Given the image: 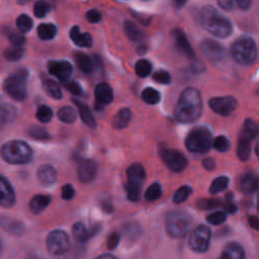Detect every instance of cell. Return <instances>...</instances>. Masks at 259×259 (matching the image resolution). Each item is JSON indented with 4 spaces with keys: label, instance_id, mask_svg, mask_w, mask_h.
I'll use <instances>...</instances> for the list:
<instances>
[{
    "label": "cell",
    "instance_id": "obj_20",
    "mask_svg": "<svg viewBox=\"0 0 259 259\" xmlns=\"http://www.w3.org/2000/svg\"><path fill=\"white\" fill-rule=\"evenodd\" d=\"M36 175H37L38 181L45 186L53 185L57 180V171L51 165L40 166L37 170Z\"/></svg>",
    "mask_w": 259,
    "mask_h": 259
},
{
    "label": "cell",
    "instance_id": "obj_59",
    "mask_svg": "<svg viewBox=\"0 0 259 259\" xmlns=\"http://www.w3.org/2000/svg\"><path fill=\"white\" fill-rule=\"evenodd\" d=\"M237 4L239 5V7H240L241 9L246 10V9L249 8L251 2H250L249 0H238V1H237Z\"/></svg>",
    "mask_w": 259,
    "mask_h": 259
},
{
    "label": "cell",
    "instance_id": "obj_11",
    "mask_svg": "<svg viewBox=\"0 0 259 259\" xmlns=\"http://www.w3.org/2000/svg\"><path fill=\"white\" fill-rule=\"evenodd\" d=\"M200 51L207 60L213 63H221L227 58L225 48L220 42L211 39H205L202 41L200 44Z\"/></svg>",
    "mask_w": 259,
    "mask_h": 259
},
{
    "label": "cell",
    "instance_id": "obj_56",
    "mask_svg": "<svg viewBox=\"0 0 259 259\" xmlns=\"http://www.w3.org/2000/svg\"><path fill=\"white\" fill-rule=\"evenodd\" d=\"M218 4L224 8L225 10H231L233 8V5H234V1L232 0H220L218 2Z\"/></svg>",
    "mask_w": 259,
    "mask_h": 259
},
{
    "label": "cell",
    "instance_id": "obj_61",
    "mask_svg": "<svg viewBox=\"0 0 259 259\" xmlns=\"http://www.w3.org/2000/svg\"><path fill=\"white\" fill-rule=\"evenodd\" d=\"M102 208H103V210L104 211H106V212H110L111 210H112V205L109 203V202H103L102 203Z\"/></svg>",
    "mask_w": 259,
    "mask_h": 259
},
{
    "label": "cell",
    "instance_id": "obj_37",
    "mask_svg": "<svg viewBox=\"0 0 259 259\" xmlns=\"http://www.w3.org/2000/svg\"><path fill=\"white\" fill-rule=\"evenodd\" d=\"M28 134L31 138L38 140V141H48L50 140L51 136L47 132V130L39 125H32L28 128Z\"/></svg>",
    "mask_w": 259,
    "mask_h": 259
},
{
    "label": "cell",
    "instance_id": "obj_14",
    "mask_svg": "<svg viewBox=\"0 0 259 259\" xmlns=\"http://www.w3.org/2000/svg\"><path fill=\"white\" fill-rule=\"evenodd\" d=\"M15 203V192L11 183L0 175V206L11 207Z\"/></svg>",
    "mask_w": 259,
    "mask_h": 259
},
{
    "label": "cell",
    "instance_id": "obj_35",
    "mask_svg": "<svg viewBox=\"0 0 259 259\" xmlns=\"http://www.w3.org/2000/svg\"><path fill=\"white\" fill-rule=\"evenodd\" d=\"M58 117L61 121L66 123H72L76 119V112L70 106H64L59 109Z\"/></svg>",
    "mask_w": 259,
    "mask_h": 259
},
{
    "label": "cell",
    "instance_id": "obj_48",
    "mask_svg": "<svg viewBox=\"0 0 259 259\" xmlns=\"http://www.w3.org/2000/svg\"><path fill=\"white\" fill-rule=\"evenodd\" d=\"M8 38L10 40V42L12 44L13 47H19L22 48V46L25 44V37L24 35L19 32V31H15V30H11L8 33Z\"/></svg>",
    "mask_w": 259,
    "mask_h": 259
},
{
    "label": "cell",
    "instance_id": "obj_16",
    "mask_svg": "<svg viewBox=\"0 0 259 259\" xmlns=\"http://www.w3.org/2000/svg\"><path fill=\"white\" fill-rule=\"evenodd\" d=\"M77 172L78 177L82 182H91L97 173V165L93 160L85 159L80 162Z\"/></svg>",
    "mask_w": 259,
    "mask_h": 259
},
{
    "label": "cell",
    "instance_id": "obj_62",
    "mask_svg": "<svg viewBox=\"0 0 259 259\" xmlns=\"http://www.w3.org/2000/svg\"><path fill=\"white\" fill-rule=\"evenodd\" d=\"M138 51H139V53H140V54H144V53L147 51L146 46H140V47H139V49H138Z\"/></svg>",
    "mask_w": 259,
    "mask_h": 259
},
{
    "label": "cell",
    "instance_id": "obj_52",
    "mask_svg": "<svg viewBox=\"0 0 259 259\" xmlns=\"http://www.w3.org/2000/svg\"><path fill=\"white\" fill-rule=\"evenodd\" d=\"M119 240H120V236H119L118 233H116V232L111 233L107 238V242H106L107 248L109 250H114L117 247V245L119 243Z\"/></svg>",
    "mask_w": 259,
    "mask_h": 259
},
{
    "label": "cell",
    "instance_id": "obj_26",
    "mask_svg": "<svg viewBox=\"0 0 259 259\" xmlns=\"http://www.w3.org/2000/svg\"><path fill=\"white\" fill-rule=\"evenodd\" d=\"M16 116V109L14 106L6 103L2 104L1 103V98H0V128L8 123L12 122Z\"/></svg>",
    "mask_w": 259,
    "mask_h": 259
},
{
    "label": "cell",
    "instance_id": "obj_38",
    "mask_svg": "<svg viewBox=\"0 0 259 259\" xmlns=\"http://www.w3.org/2000/svg\"><path fill=\"white\" fill-rule=\"evenodd\" d=\"M16 25H17V28L19 29V32L25 33L32 28L33 22H32V19L27 14H21L16 19Z\"/></svg>",
    "mask_w": 259,
    "mask_h": 259
},
{
    "label": "cell",
    "instance_id": "obj_23",
    "mask_svg": "<svg viewBox=\"0 0 259 259\" xmlns=\"http://www.w3.org/2000/svg\"><path fill=\"white\" fill-rule=\"evenodd\" d=\"M240 188L245 194H252L258 188V178L254 173L245 174L240 181Z\"/></svg>",
    "mask_w": 259,
    "mask_h": 259
},
{
    "label": "cell",
    "instance_id": "obj_24",
    "mask_svg": "<svg viewBox=\"0 0 259 259\" xmlns=\"http://www.w3.org/2000/svg\"><path fill=\"white\" fill-rule=\"evenodd\" d=\"M72 101L77 106V109H78V111L80 113V117L83 120V122L86 125L90 126V127H94L96 125V122H95L94 116L92 115V113H91L89 107L87 106V104L82 102V101H80V100H78V99H73Z\"/></svg>",
    "mask_w": 259,
    "mask_h": 259
},
{
    "label": "cell",
    "instance_id": "obj_42",
    "mask_svg": "<svg viewBox=\"0 0 259 259\" xmlns=\"http://www.w3.org/2000/svg\"><path fill=\"white\" fill-rule=\"evenodd\" d=\"M162 194V189H161V185L158 182H155L153 184H151L148 189L145 192V198L149 201H154L157 200L158 198H160Z\"/></svg>",
    "mask_w": 259,
    "mask_h": 259
},
{
    "label": "cell",
    "instance_id": "obj_54",
    "mask_svg": "<svg viewBox=\"0 0 259 259\" xmlns=\"http://www.w3.org/2000/svg\"><path fill=\"white\" fill-rule=\"evenodd\" d=\"M86 18L89 22L96 23V22L101 20V13L97 9H91V10L87 11Z\"/></svg>",
    "mask_w": 259,
    "mask_h": 259
},
{
    "label": "cell",
    "instance_id": "obj_30",
    "mask_svg": "<svg viewBox=\"0 0 259 259\" xmlns=\"http://www.w3.org/2000/svg\"><path fill=\"white\" fill-rule=\"evenodd\" d=\"M57 27L53 23H41L37 27V35L40 39L49 40L56 36Z\"/></svg>",
    "mask_w": 259,
    "mask_h": 259
},
{
    "label": "cell",
    "instance_id": "obj_40",
    "mask_svg": "<svg viewBox=\"0 0 259 259\" xmlns=\"http://www.w3.org/2000/svg\"><path fill=\"white\" fill-rule=\"evenodd\" d=\"M23 54H24V50L23 48H19V47H10L8 48L4 53V58L8 61H19L22 57H23Z\"/></svg>",
    "mask_w": 259,
    "mask_h": 259
},
{
    "label": "cell",
    "instance_id": "obj_57",
    "mask_svg": "<svg viewBox=\"0 0 259 259\" xmlns=\"http://www.w3.org/2000/svg\"><path fill=\"white\" fill-rule=\"evenodd\" d=\"M224 207H225V210H226L227 213H234V212L237 211V206H236L234 203L230 202V201H228V202L225 204Z\"/></svg>",
    "mask_w": 259,
    "mask_h": 259
},
{
    "label": "cell",
    "instance_id": "obj_22",
    "mask_svg": "<svg viewBox=\"0 0 259 259\" xmlns=\"http://www.w3.org/2000/svg\"><path fill=\"white\" fill-rule=\"evenodd\" d=\"M51 200L52 197L50 195L36 194L29 201V208L33 213L38 214L48 207V205L51 203Z\"/></svg>",
    "mask_w": 259,
    "mask_h": 259
},
{
    "label": "cell",
    "instance_id": "obj_27",
    "mask_svg": "<svg viewBox=\"0 0 259 259\" xmlns=\"http://www.w3.org/2000/svg\"><path fill=\"white\" fill-rule=\"evenodd\" d=\"M75 61L78 66V68L85 74H90L93 70V63L90 57L84 53L76 52L75 55Z\"/></svg>",
    "mask_w": 259,
    "mask_h": 259
},
{
    "label": "cell",
    "instance_id": "obj_19",
    "mask_svg": "<svg viewBox=\"0 0 259 259\" xmlns=\"http://www.w3.org/2000/svg\"><path fill=\"white\" fill-rule=\"evenodd\" d=\"M218 259H245V251L238 242H229L225 245Z\"/></svg>",
    "mask_w": 259,
    "mask_h": 259
},
{
    "label": "cell",
    "instance_id": "obj_5",
    "mask_svg": "<svg viewBox=\"0 0 259 259\" xmlns=\"http://www.w3.org/2000/svg\"><path fill=\"white\" fill-rule=\"evenodd\" d=\"M49 254L53 259H67L71 241L69 235L63 230H54L49 233L46 239Z\"/></svg>",
    "mask_w": 259,
    "mask_h": 259
},
{
    "label": "cell",
    "instance_id": "obj_8",
    "mask_svg": "<svg viewBox=\"0 0 259 259\" xmlns=\"http://www.w3.org/2000/svg\"><path fill=\"white\" fill-rule=\"evenodd\" d=\"M231 55L237 63L250 65L255 62L257 57L256 45L251 37H240L232 45Z\"/></svg>",
    "mask_w": 259,
    "mask_h": 259
},
{
    "label": "cell",
    "instance_id": "obj_49",
    "mask_svg": "<svg viewBox=\"0 0 259 259\" xmlns=\"http://www.w3.org/2000/svg\"><path fill=\"white\" fill-rule=\"evenodd\" d=\"M153 79L159 83V84H164L167 85L171 82V76L170 74L165 71V70H158L153 74Z\"/></svg>",
    "mask_w": 259,
    "mask_h": 259
},
{
    "label": "cell",
    "instance_id": "obj_3",
    "mask_svg": "<svg viewBox=\"0 0 259 259\" xmlns=\"http://www.w3.org/2000/svg\"><path fill=\"white\" fill-rule=\"evenodd\" d=\"M4 161L13 165L27 164L33 157V152L29 145L23 141L13 140L5 143L0 150Z\"/></svg>",
    "mask_w": 259,
    "mask_h": 259
},
{
    "label": "cell",
    "instance_id": "obj_7",
    "mask_svg": "<svg viewBox=\"0 0 259 259\" xmlns=\"http://www.w3.org/2000/svg\"><path fill=\"white\" fill-rule=\"evenodd\" d=\"M212 145L211 133L204 126L193 127L186 136L185 146L188 151L198 154L206 153Z\"/></svg>",
    "mask_w": 259,
    "mask_h": 259
},
{
    "label": "cell",
    "instance_id": "obj_33",
    "mask_svg": "<svg viewBox=\"0 0 259 259\" xmlns=\"http://www.w3.org/2000/svg\"><path fill=\"white\" fill-rule=\"evenodd\" d=\"M142 98L145 102H147L149 104H156L160 101L161 94L156 89H154L152 87H148L143 90Z\"/></svg>",
    "mask_w": 259,
    "mask_h": 259
},
{
    "label": "cell",
    "instance_id": "obj_15",
    "mask_svg": "<svg viewBox=\"0 0 259 259\" xmlns=\"http://www.w3.org/2000/svg\"><path fill=\"white\" fill-rule=\"evenodd\" d=\"M95 108L100 109L104 105L110 103L113 99V93L110 86L106 83H99L94 91Z\"/></svg>",
    "mask_w": 259,
    "mask_h": 259
},
{
    "label": "cell",
    "instance_id": "obj_4",
    "mask_svg": "<svg viewBox=\"0 0 259 259\" xmlns=\"http://www.w3.org/2000/svg\"><path fill=\"white\" fill-rule=\"evenodd\" d=\"M192 225V219L184 210H173L166 217V231L171 238L185 237Z\"/></svg>",
    "mask_w": 259,
    "mask_h": 259
},
{
    "label": "cell",
    "instance_id": "obj_31",
    "mask_svg": "<svg viewBox=\"0 0 259 259\" xmlns=\"http://www.w3.org/2000/svg\"><path fill=\"white\" fill-rule=\"evenodd\" d=\"M42 88L46 91L48 95L55 99H60L62 97V91L60 86L58 85L57 82L51 79H45L42 81Z\"/></svg>",
    "mask_w": 259,
    "mask_h": 259
},
{
    "label": "cell",
    "instance_id": "obj_43",
    "mask_svg": "<svg viewBox=\"0 0 259 259\" xmlns=\"http://www.w3.org/2000/svg\"><path fill=\"white\" fill-rule=\"evenodd\" d=\"M35 116L40 122H49L53 117V110L47 105H40L36 110Z\"/></svg>",
    "mask_w": 259,
    "mask_h": 259
},
{
    "label": "cell",
    "instance_id": "obj_34",
    "mask_svg": "<svg viewBox=\"0 0 259 259\" xmlns=\"http://www.w3.org/2000/svg\"><path fill=\"white\" fill-rule=\"evenodd\" d=\"M250 143L249 141L243 140V139H239L238 141V148H237V153H238V157L241 161H247L250 157V153H251V147H250Z\"/></svg>",
    "mask_w": 259,
    "mask_h": 259
},
{
    "label": "cell",
    "instance_id": "obj_13",
    "mask_svg": "<svg viewBox=\"0 0 259 259\" xmlns=\"http://www.w3.org/2000/svg\"><path fill=\"white\" fill-rule=\"evenodd\" d=\"M48 70L50 74L65 84L69 82L73 72L72 65L68 61H50L48 63Z\"/></svg>",
    "mask_w": 259,
    "mask_h": 259
},
{
    "label": "cell",
    "instance_id": "obj_32",
    "mask_svg": "<svg viewBox=\"0 0 259 259\" xmlns=\"http://www.w3.org/2000/svg\"><path fill=\"white\" fill-rule=\"evenodd\" d=\"M72 234L76 241L84 243L89 240L88 231L82 223H75L72 227Z\"/></svg>",
    "mask_w": 259,
    "mask_h": 259
},
{
    "label": "cell",
    "instance_id": "obj_29",
    "mask_svg": "<svg viewBox=\"0 0 259 259\" xmlns=\"http://www.w3.org/2000/svg\"><path fill=\"white\" fill-rule=\"evenodd\" d=\"M123 29H124V32H125L126 36L132 41H140L143 38L142 30L133 21H130V20L124 21Z\"/></svg>",
    "mask_w": 259,
    "mask_h": 259
},
{
    "label": "cell",
    "instance_id": "obj_12",
    "mask_svg": "<svg viewBox=\"0 0 259 259\" xmlns=\"http://www.w3.org/2000/svg\"><path fill=\"white\" fill-rule=\"evenodd\" d=\"M209 107L220 115H230L238 105L237 100L233 96L213 97L208 101Z\"/></svg>",
    "mask_w": 259,
    "mask_h": 259
},
{
    "label": "cell",
    "instance_id": "obj_25",
    "mask_svg": "<svg viewBox=\"0 0 259 259\" xmlns=\"http://www.w3.org/2000/svg\"><path fill=\"white\" fill-rule=\"evenodd\" d=\"M257 130H258V127H257L256 122L254 120L248 118L245 120V122L243 124L239 139H243V140L252 142L254 140V138H256V136H257Z\"/></svg>",
    "mask_w": 259,
    "mask_h": 259
},
{
    "label": "cell",
    "instance_id": "obj_9",
    "mask_svg": "<svg viewBox=\"0 0 259 259\" xmlns=\"http://www.w3.org/2000/svg\"><path fill=\"white\" fill-rule=\"evenodd\" d=\"M211 239V231L205 225L197 226L191 233L188 245L195 253H204L208 250Z\"/></svg>",
    "mask_w": 259,
    "mask_h": 259
},
{
    "label": "cell",
    "instance_id": "obj_63",
    "mask_svg": "<svg viewBox=\"0 0 259 259\" xmlns=\"http://www.w3.org/2000/svg\"><path fill=\"white\" fill-rule=\"evenodd\" d=\"M1 252H2V242L0 240V254H1Z\"/></svg>",
    "mask_w": 259,
    "mask_h": 259
},
{
    "label": "cell",
    "instance_id": "obj_44",
    "mask_svg": "<svg viewBox=\"0 0 259 259\" xmlns=\"http://www.w3.org/2000/svg\"><path fill=\"white\" fill-rule=\"evenodd\" d=\"M221 204H222L221 200L215 199V198H201V199L197 200V206L200 209H204V210L217 208Z\"/></svg>",
    "mask_w": 259,
    "mask_h": 259
},
{
    "label": "cell",
    "instance_id": "obj_17",
    "mask_svg": "<svg viewBox=\"0 0 259 259\" xmlns=\"http://www.w3.org/2000/svg\"><path fill=\"white\" fill-rule=\"evenodd\" d=\"M173 36H174V44H175V48L181 53L183 54L185 57H187L188 59L192 60L195 58V54L187 39V37L185 36V34L183 33L182 30L180 29H175L173 30Z\"/></svg>",
    "mask_w": 259,
    "mask_h": 259
},
{
    "label": "cell",
    "instance_id": "obj_36",
    "mask_svg": "<svg viewBox=\"0 0 259 259\" xmlns=\"http://www.w3.org/2000/svg\"><path fill=\"white\" fill-rule=\"evenodd\" d=\"M136 74L139 76V77H142V78H145L147 76L150 75L151 71H152V64L148 61V60H145V59H141L139 60L137 63H136Z\"/></svg>",
    "mask_w": 259,
    "mask_h": 259
},
{
    "label": "cell",
    "instance_id": "obj_60",
    "mask_svg": "<svg viewBox=\"0 0 259 259\" xmlns=\"http://www.w3.org/2000/svg\"><path fill=\"white\" fill-rule=\"evenodd\" d=\"M94 259H118L117 257H115L114 255L112 254H109V253H106V254H101L97 257H95Z\"/></svg>",
    "mask_w": 259,
    "mask_h": 259
},
{
    "label": "cell",
    "instance_id": "obj_50",
    "mask_svg": "<svg viewBox=\"0 0 259 259\" xmlns=\"http://www.w3.org/2000/svg\"><path fill=\"white\" fill-rule=\"evenodd\" d=\"M125 191H126V195L127 198L131 201H137L140 199V195H141V187L135 186V185H131L128 183L125 184Z\"/></svg>",
    "mask_w": 259,
    "mask_h": 259
},
{
    "label": "cell",
    "instance_id": "obj_41",
    "mask_svg": "<svg viewBox=\"0 0 259 259\" xmlns=\"http://www.w3.org/2000/svg\"><path fill=\"white\" fill-rule=\"evenodd\" d=\"M191 193H192V188L190 186L183 185L175 191L173 195V201L175 203H182L190 196Z\"/></svg>",
    "mask_w": 259,
    "mask_h": 259
},
{
    "label": "cell",
    "instance_id": "obj_39",
    "mask_svg": "<svg viewBox=\"0 0 259 259\" xmlns=\"http://www.w3.org/2000/svg\"><path fill=\"white\" fill-rule=\"evenodd\" d=\"M228 184H229V178L227 176H220V177H217L210 187H209V192L211 194H215L218 192H221V191H224L227 187H228Z\"/></svg>",
    "mask_w": 259,
    "mask_h": 259
},
{
    "label": "cell",
    "instance_id": "obj_53",
    "mask_svg": "<svg viewBox=\"0 0 259 259\" xmlns=\"http://www.w3.org/2000/svg\"><path fill=\"white\" fill-rule=\"evenodd\" d=\"M75 196V189L71 184H66L62 187V198L69 200Z\"/></svg>",
    "mask_w": 259,
    "mask_h": 259
},
{
    "label": "cell",
    "instance_id": "obj_45",
    "mask_svg": "<svg viewBox=\"0 0 259 259\" xmlns=\"http://www.w3.org/2000/svg\"><path fill=\"white\" fill-rule=\"evenodd\" d=\"M217 151L220 152H227L230 149V141L225 136H219L212 141L211 145Z\"/></svg>",
    "mask_w": 259,
    "mask_h": 259
},
{
    "label": "cell",
    "instance_id": "obj_55",
    "mask_svg": "<svg viewBox=\"0 0 259 259\" xmlns=\"http://www.w3.org/2000/svg\"><path fill=\"white\" fill-rule=\"evenodd\" d=\"M202 166H203L204 169H206V170H208V171H211V170H213L214 167H215V162H214V160H213L212 158L208 157V158L203 159V161H202Z\"/></svg>",
    "mask_w": 259,
    "mask_h": 259
},
{
    "label": "cell",
    "instance_id": "obj_21",
    "mask_svg": "<svg viewBox=\"0 0 259 259\" xmlns=\"http://www.w3.org/2000/svg\"><path fill=\"white\" fill-rule=\"evenodd\" d=\"M70 37L77 47L90 48L92 46L91 34L89 32H80L78 26H73L71 28Z\"/></svg>",
    "mask_w": 259,
    "mask_h": 259
},
{
    "label": "cell",
    "instance_id": "obj_58",
    "mask_svg": "<svg viewBox=\"0 0 259 259\" xmlns=\"http://www.w3.org/2000/svg\"><path fill=\"white\" fill-rule=\"evenodd\" d=\"M248 222H249V225H250L251 228H253V229H255V230H258L259 222H258V219H257L256 215H251V217H249Z\"/></svg>",
    "mask_w": 259,
    "mask_h": 259
},
{
    "label": "cell",
    "instance_id": "obj_47",
    "mask_svg": "<svg viewBox=\"0 0 259 259\" xmlns=\"http://www.w3.org/2000/svg\"><path fill=\"white\" fill-rule=\"evenodd\" d=\"M226 220H227L226 212L225 211H221V210L211 212L210 214H208L206 217L207 223H209L211 225H214V226H219V225L223 224Z\"/></svg>",
    "mask_w": 259,
    "mask_h": 259
},
{
    "label": "cell",
    "instance_id": "obj_28",
    "mask_svg": "<svg viewBox=\"0 0 259 259\" xmlns=\"http://www.w3.org/2000/svg\"><path fill=\"white\" fill-rule=\"evenodd\" d=\"M132 119V111L130 108H121L118 110L116 115L113 118V124L116 128H123L125 127Z\"/></svg>",
    "mask_w": 259,
    "mask_h": 259
},
{
    "label": "cell",
    "instance_id": "obj_46",
    "mask_svg": "<svg viewBox=\"0 0 259 259\" xmlns=\"http://www.w3.org/2000/svg\"><path fill=\"white\" fill-rule=\"evenodd\" d=\"M50 10H51V5L48 2L37 1L34 3L33 12H34L35 16L38 18L45 17L47 15V13L50 12Z\"/></svg>",
    "mask_w": 259,
    "mask_h": 259
},
{
    "label": "cell",
    "instance_id": "obj_2",
    "mask_svg": "<svg viewBox=\"0 0 259 259\" xmlns=\"http://www.w3.org/2000/svg\"><path fill=\"white\" fill-rule=\"evenodd\" d=\"M199 18L202 26L217 37L225 38L233 31L231 21L212 6H204L200 11Z\"/></svg>",
    "mask_w": 259,
    "mask_h": 259
},
{
    "label": "cell",
    "instance_id": "obj_51",
    "mask_svg": "<svg viewBox=\"0 0 259 259\" xmlns=\"http://www.w3.org/2000/svg\"><path fill=\"white\" fill-rule=\"evenodd\" d=\"M66 88L69 92H71L73 95H77V96H80L82 95L83 93V90H82V87L79 85L78 82L76 81H70V82H67L66 83Z\"/></svg>",
    "mask_w": 259,
    "mask_h": 259
},
{
    "label": "cell",
    "instance_id": "obj_10",
    "mask_svg": "<svg viewBox=\"0 0 259 259\" xmlns=\"http://www.w3.org/2000/svg\"><path fill=\"white\" fill-rule=\"evenodd\" d=\"M161 157L166 166L173 172H181L187 166V159L180 151L164 149L161 152Z\"/></svg>",
    "mask_w": 259,
    "mask_h": 259
},
{
    "label": "cell",
    "instance_id": "obj_1",
    "mask_svg": "<svg viewBox=\"0 0 259 259\" xmlns=\"http://www.w3.org/2000/svg\"><path fill=\"white\" fill-rule=\"evenodd\" d=\"M202 110L200 92L193 87L184 89L179 97L174 110L175 118L182 123H190L196 120Z\"/></svg>",
    "mask_w": 259,
    "mask_h": 259
},
{
    "label": "cell",
    "instance_id": "obj_18",
    "mask_svg": "<svg viewBox=\"0 0 259 259\" xmlns=\"http://www.w3.org/2000/svg\"><path fill=\"white\" fill-rule=\"evenodd\" d=\"M126 177L128 184L142 187V184L146 178L145 168L140 163H134L127 168Z\"/></svg>",
    "mask_w": 259,
    "mask_h": 259
},
{
    "label": "cell",
    "instance_id": "obj_6",
    "mask_svg": "<svg viewBox=\"0 0 259 259\" xmlns=\"http://www.w3.org/2000/svg\"><path fill=\"white\" fill-rule=\"evenodd\" d=\"M27 76L28 72L25 69H19L5 79L3 83L4 90L12 99L22 101L26 98Z\"/></svg>",
    "mask_w": 259,
    "mask_h": 259
}]
</instances>
